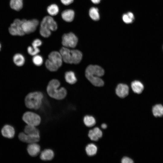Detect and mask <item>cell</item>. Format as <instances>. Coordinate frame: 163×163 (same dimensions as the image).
Instances as JSON below:
<instances>
[{
    "label": "cell",
    "instance_id": "1",
    "mask_svg": "<svg viewBox=\"0 0 163 163\" xmlns=\"http://www.w3.org/2000/svg\"><path fill=\"white\" fill-rule=\"evenodd\" d=\"M104 69L96 65H89L85 71V75L88 80L94 85L101 87L104 82L101 77L104 74Z\"/></svg>",
    "mask_w": 163,
    "mask_h": 163
},
{
    "label": "cell",
    "instance_id": "16",
    "mask_svg": "<svg viewBox=\"0 0 163 163\" xmlns=\"http://www.w3.org/2000/svg\"><path fill=\"white\" fill-rule=\"evenodd\" d=\"M54 154L53 151L51 149H46L42 151L40 155V159L44 161L52 160L54 158Z\"/></svg>",
    "mask_w": 163,
    "mask_h": 163
},
{
    "label": "cell",
    "instance_id": "2",
    "mask_svg": "<svg viewBox=\"0 0 163 163\" xmlns=\"http://www.w3.org/2000/svg\"><path fill=\"white\" fill-rule=\"evenodd\" d=\"M60 83L57 79H53L49 82L46 88L48 95L51 97L57 100H62L66 96L67 91L66 89L59 88Z\"/></svg>",
    "mask_w": 163,
    "mask_h": 163
},
{
    "label": "cell",
    "instance_id": "10",
    "mask_svg": "<svg viewBox=\"0 0 163 163\" xmlns=\"http://www.w3.org/2000/svg\"><path fill=\"white\" fill-rule=\"evenodd\" d=\"M59 52L62 56L63 61L68 64H73L74 54L73 50L63 47L61 48Z\"/></svg>",
    "mask_w": 163,
    "mask_h": 163
},
{
    "label": "cell",
    "instance_id": "23",
    "mask_svg": "<svg viewBox=\"0 0 163 163\" xmlns=\"http://www.w3.org/2000/svg\"><path fill=\"white\" fill-rule=\"evenodd\" d=\"M13 60L15 64L18 66H23L25 62V59L24 56L19 53L16 54L14 56Z\"/></svg>",
    "mask_w": 163,
    "mask_h": 163
},
{
    "label": "cell",
    "instance_id": "26",
    "mask_svg": "<svg viewBox=\"0 0 163 163\" xmlns=\"http://www.w3.org/2000/svg\"><path fill=\"white\" fill-rule=\"evenodd\" d=\"M83 122L85 125L88 127H92L96 123L95 118L89 115H86L84 117Z\"/></svg>",
    "mask_w": 163,
    "mask_h": 163
},
{
    "label": "cell",
    "instance_id": "34",
    "mask_svg": "<svg viewBox=\"0 0 163 163\" xmlns=\"http://www.w3.org/2000/svg\"><path fill=\"white\" fill-rule=\"evenodd\" d=\"M101 0H91V1L94 4H97L100 3Z\"/></svg>",
    "mask_w": 163,
    "mask_h": 163
},
{
    "label": "cell",
    "instance_id": "31",
    "mask_svg": "<svg viewBox=\"0 0 163 163\" xmlns=\"http://www.w3.org/2000/svg\"><path fill=\"white\" fill-rule=\"evenodd\" d=\"M32 44L33 47L37 48L41 45L42 42L40 40L36 39L33 41Z\"/></svg>",
    "mask_w": 163,
    "mask_h": 163
},
{
    "label": "cell",
    "instance_id": "19",
    "mask_svg": "<svg viewBox=\"0 0 163 163\" xmlns=\"http://www.w3.org/2000/svg\"><path fill=\"white\" fill-rule=\"evenodd\" d=\"M65 78L67 83L72 85L75 84L77 80L75 73L71 71L66 72Z\"/></svg>",
    "mask_w": 163,
    "mask_h": 163
},
{
    "label": "cell",
    "instance_id": "12",
    "mask_svg": "<svg viewBox=\"0 0 163 163\" xmlns=\"http://www.w3.org/2000/svg\"><path fill=\"white\" fill-rule=\"evenodd\" d=\"M1 132L4 137L8 139L12 138L14 137L15 134L14 127L8 124L5 125L3 127Z\"/></svg>",
    "mask_w": 163,
    "mask_h": 163
},
{
    "label": "cell",
    "instance_id": "5",
    "mask_svg": "<svg viewBox=\"0 0 163 163\" xmlns=\"http://www.w3.org/2000/svg\"><path fill=\"white\" fill-rule=\"evenodd\" d=\"M48 58L45 63L46 68L51 72L57 71L62 66L63 62L60 52L52 51L49 54Z\"/></svg>",
    "mask_w": 163,
    "mask_h": 163
},
{
    "label": "cell",
    "instance_id": "8",
    "mask_svg": "<svg viewBox=\"0 0 163 163\" xmlns=\"http://www.w3.org/2000/svg\"><path fill=\"white\" fill-rule=\"evenodd\" d=\"M25 20L24 19L20 20L18 19H15L9 28L10 33L14 36L24 35L25 34L23 30L22 25Z\"/></svg>",
    "mask_w": 163,
    "mask_h": 163
},
{
    "label": "cell",
    "instance_id": "25",
    "mask_svg": "<svg viewBox=\"0 0 163 163\" xmlns=\"http://www.w3.org/2000/svg\"><path fill=\"white\" fill-rule=\"evenodd\" d=\"M89 15L93 20L98 21L100 19V15L98 9L96 7H92L89 10Z\"/></svg>",
    "mask_w": 163,
    "mask_h": 163
},
{
    "label": "cell",
    "instance_id": "14",
    "mask_svg": "<svg viewBox=\"0 0 163 163\" xmlns=\"http://www.w3.org/2000/svg\"><path fill=\"white\" fill-rule=\"evenodd\" d=\"M40 145L36 143L29 144L27 147V151L28 154L31 156H37L40 151Z\"/></svg>",
    "mask_w": 163,
    "mask_h": 163
},
{
    "label": "cell",
    "instance_id": "3",
    "mask_svg": "<svg viewBox=\"0 0 163 163\" xmlns=\"http://www.w3.org/2000/svg\"><path fill=\"white\" fill-rule=\"evenodd\" d=\"M43 97V94L40 91L30 92L25 97L24 102L25 106L30 109L38 110L42 105Z\"/></svg>",
    "mask_w": 163,
    "mask_h": 163
},
{
    "label": "cell",
    "instance_id": "20",
    "mask_svg": "<svg viewBox=\"0 0 163 163\" xmlns=\"http://www.w3.org/2000/svg\"><path fill=\"white\" fill-rule=\"evenodd\" d=\"M131 87L133 91L137 94L141 93L144 89L143 84L139 81H133L131 83Z\"/></svg>",
    "mask_w": 163,
    "mask_h": 163
},
{
    "label": "cell",
    "instance_id": "6",
    "mask_svg": "<svg viewBox=\"0 0 163 163\" xmlns=\"http://www.w3.org/2000/svg\"><path fill=\"white\" fill-rule=\"evenodd\" d=\"M22 119L27 125L36 126L41 122L40 116L38 114L30 111H27L23 114Z\"/></svg>",
    "mask_w": 163,
    "mask_h": 163
},
{
    "label": "cell",
    "instance_id": "9",
    "mask_svg": "<svg viewBox=\"0 0 163 163\" xmlns=\"http://www.w3.org/2000/svg\"><path fill=\"white\" fill-rule=\"evenodd\" d=\"M39 24L38 21L36 19L27 20H25L22 27L25 34H29L34 32Z\"/></svg>",
    "mask_w": 163,
    "mask_h": 163
},
{
    "label": "cell",
    "instance_id": "4",
    "mask_svg": "<svg viewBox=\"0 0 163 163\" xmlns=\"http://www.w3.org/2000/svg\"><path fill=\"white\" fill-rule=\"evenodd\" d=\"M57 28L56 23L51 16H47L43 19L40 24V33L42 37L47 38L51 35V31H55Z\"/></svg>",
    "mask_w": 163,
    "mask_h": 163
},
{
    "label": "cell",
    "instance_id": "22",
    "mask_svg": "<svg viewBox=\"0 0 163 163\" xmlns=\"http://www.w3.org/2000/svg\"><path fill=\"white\" fill-rule=\"evenodd\" d=\"M85 151L87 155L89 156L95 155L97 152V148L94 144L91 143L85 147Z\"/></svg>",
    "mask_w": 163,
    "mask_h": 163
},
{
    "label": "cell",
    "instance_id": "15",
    "mask_svg": "<svg viewBox=\"0 0 163 163\" xmlns=\"http://www.w3.org/2000/svg\"><path fill=\"white\" fill-rule=\"evenodd\" d=\"M102 133L98 127H96L90 130L88 133V136L91 140L97 141L102 136Z\"/></svg>",
    "mask_w": 163,
    "mask_h": 163
},
{
    "label": "cell",
    "instance_id": "28",
    "mask_svg": "<svg viewBox=\"0 0 163 163\" xmlns=\"http://www.w3.org/2000/svg\"><path fill=\"white\" fill-rule=\"evenodd\" d=\"M47 10L50 15L54 16L56 15L58 13L59 8L56 5L53 4L48 7Z\"/></svg>",
    "mask_w": 163,
    "mask_h": 163
},
{
    "label": "cell",
    "instance_id": "30",
    "mask_svg": "<svg viewBox=\"0 0 163 163\" xmlns=\"http://www.w3.org/2000/svg\"><path fill=\"white\" fill-rule=\"evenodd\" d=\"M28 53L31 56H34L40 52V50L38 48H36L31 46H29L27 48Z\"/></svg>",
    "mask_w": 163,
    "mask_h": 163
},
{
    "label": "cell",
    "instance_id": "21",
    "mask_svg": "<svg viewBox=\"0 0 163 163\" xmlns=\"http://www.w3.org/2000/svg\"><path fill=\"white\" fill-rule=\"evenodd\" d=\"M152 112L154 117H161L163 116V105L161 104H157L153 106Z\"/></svg>",
    "mask_w": 163,
    "mask_h": 163
},
{
    "label": "cell",
    "instance_id": "13",
    "mask_svg": "<svg viewBox=\"0 0 163 163\" xmlns=\"http://www.w3.org/2000/svg\"><path fill=\"white\" fill-rule=\"evenodd\" d=\"M116 93L117 95L120 98H124L127 96L129 93V88L126 84H119L116 87Z\"/></svg>",
    "mask_w": 163,
    "mask_h": 163
},
{
    "label": "cell",
    "instance_id": "11",
    "mask_svg": "<svg viewBox=\"0 0 163 163\" xmlns=\"http://www.w3.org/2000/svg\"><path fill=\"white\" fill-rule=\"evenodd\" d=\"M18 137L21 141L29 144L37 143L40 140V136H31L23 132H21L19 133Z\"/></svg>",
    "mask_w": 163,
    "mask_h": 163
},
{
    "label": "cell",
    "instance_id": "24",
    "mask_svg": "<svg viewBox=\"0 0 163 163\" xmlns=\"http://www.w3.org/2000/svg\"><path fill=\"white\" fill-rule=\"evenodd\" d=\"M10 5L12 9L19 11L22 8L23 1L22 0H11Z\"/></svg>",
    "mask_w": 163,
    "mask_h": 163
},
{
    "label": "cell",
    "instance_id": "32",
    "mask_svg": "<svg viewBox=\"0 0 163 163\" xmlns=\"http://www.w3.org/2000/svg\"><path fill=\"white\" fill-rule=\"evenodd\" d=\"M122 163H132L133 162V161L130 158L126 157H124L121 160Z\"/></svg>",
    "mask_w": 163,
    "mask_h": 163
},
{
    "label": "cell",
    "instance_id": "29",
    "mask_svg": "<svg viewBox=\"0 0 163 163\" xmlns=\"http://www.w3.org/2000/svg\"><path fill=\"white\" fill-rule=\"evenodd\" d=\"M32 61L35 65L40 66L43 63V59L41 56L37 54L34 56L32 58Z\"/></svg>",
    "mask_w": 163,
    "mask_h": 163
},
{
    "label": "cell",
    "instance_id": "7",
    "mask_svg": "<svg viewBox=\"0 0 163 163\" xmlns=\"http://www.w3.org/2000/svg\"><path fill=\"white\" fill-rule=\"evenodd\" d=\"M78 42L77 37L72 32L64 34L62 37V43L65 47L74 48L76 46Z\"/></svg>",
    "mask_w": 163,
    "mask_h": 163
},
{
    "label": "cell",
    "instance_id": "36",
    "mask_svg": "<svg viewBox=\"0 0 163 163\" xmlns=\"http://www.w3.org/2000/svg\"><path fill=\"white\" fill-rule=\"evenodd\" d=\"M1 47V45H0V49Z\"/></svg>",
    "mask_w": 163,
    "mask_h": 163
},
{
    "label": "cell",
    "instance_id": "17",
    "mask_svg": "<svg viewBox=\"0 0 163 163\" xmlns=\"http://www.w3.org/2000/svg\"><path fill=\"white\" fill-rule=\"evenodd\" d=\"M74 12L72 9L65 10L61 14V16L63 19L67 22L72 21L74 18Z\"/></svg>",
    "mask_w": 163,
    "mask_h": 163
},
{
    "label": "cell",
    "instance_id": "18",
    "mask_svg": "<svg viewBox=\"0 0 163 163\" xmlns=\"http://www.w3.org/2000/svg\"><path fill=\"white\" fill-rule=\"evenodd\" d=\"M24 133L33 136H40L39 130L35 126L27 125L25 126L24 129Z\"/></svg>",
    "mask_w": 163,
    "mask_h": 163
},
{
    "label": "cell",
    "instance_id": "35",
    "mask_svg": "<svg viewBox=\"0 0 163 163\" xmlns=\"http://www.w3.org/2000/svg\"><path fill=\"white\" fill-rule=\"evenodd\" d=\"M107 125L105 123H103L101 124V127L103 129H105L107 127Z\"/></svg>",
    "mask_w": 163,
    "mask_h": 163
},
{
    "label": "cell",
    "instance_id": "27",
    "mask_svg": "<svg viewBox=\"0 0 163 163\" xmlns=\"http://www.w3.org/2000/svg\"><path fill=\"white\" fill-rule=\"evenodd\" d=\"M122 19L123 22L126 24L131 23L134 20V15L132 12H129L123 14Z\"/></svg>",
    "mask_w": 163,
    "mask_h": 163
},
{
    "label": "cell",
    "instance_id": "33",
    "mask_svg": "<svg viewBox=\"0 0 163 163\" xmlns=\"http://www.w3.org/2000/svg\"><path fill=\"white\" fill-rule=\"evenodd\" d=\"M74 0H61L62 3L65 5H68L73 2Z\"/></svg>",
    "mask_w": 163,
    "mask_h": 163
}]
</instances>
